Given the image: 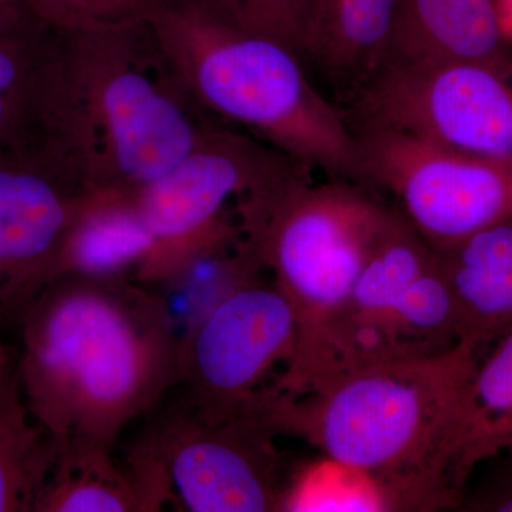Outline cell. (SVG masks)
I'll return each instance as SVG.
<instances>
[{"mask_svg": "<svg viewBox=\"0 0 512 512\" xmlns=\"http://www.w3.org/2000/svg\"><path fill=\"white\" fill-rule=\"evenodd\" d=\"M399 217L365 185L340 178L316 184L305 173L248 222L245 232L262 268L298 320V348L281 376L311 355Z\"/></svg>", "mask_w": 512, "mask_h": 512, "instance_id": "obj_5", "label": "cell"}, {"mask_svg": "<svg viewBox=\"0 0 512 512\" xmlns=\"http://www.w3.org/2000/svg\"><path fill=\"white\" fill-rule=\"evenodd\" d=\"M161 505L143 478L107 448L59 450L35 512H151Z\"/></svg>", "mask_w": 512, "mask_h": 512, "instance_id": "obj_18", "label": "cell"}, {"mask_svg": "<svg viewBox=\"0 0 512 512\" xmlns=\"http://www.w3.org/2000/svg\"><path fill=\"white\" fill-rule=\"evenodd\" d=\"M141 13L212 119L306 170L365 185L348 114L316 89L298 53L178 0H141Z\"/></svg>", "mask_w": 512, "mask_h": 512, "instance_id": "obj_4", "label": "cell"}, {"mask_svg": "<svg viewBox=\"0 0 512 512\" xmlns=\"http://www.w3.org/2000/svg\"><path fill=\"white\" fill-rule=\"evenodd\" d=\"M508 50L494 0H399L379 69L470 62Z\"/></svg>", "mask_w": 512, "mask_h": 512, "instance_id": "obj_12", "label": "cell"}, {"mask_svg": "<svg viewBox=\"0 0 512 512\" xmlns=\"http://www.w3.org/2000/svg\"><path fill=\"white\" fill-rule=\"evenodd\" d=\"M55 440L30 414L20 389L0 402V512H35L55 467Z\"/></svg>", "mask_w": 512, "mask_h": 512, "instance_id": "obj_19", "label": "cell"}, {"mask_svg": "<svg viewBox=\"0 0 512 512\" xmlns=\"http://www.w3.org/2000/svg\"><path fill=\"white\" fill-rule=\"evenodd\" d=\"M62 32L19 0L0 9V148L35 141L43 89Z\"/></svg>", "mask_w": 512, "mask_h": 512, "instance_id": "obj_17", "label": "cell"}, {"mask_svg": "<svg viewBox=\"0 0 512 512\" xmlns=\"http://www.w3.org/2000/svg\"><path fill=\"white\" fill-rule=\"evenodd\" d=\"M30 12L60 30L82 28L141 10L130 0H19Z\"/></svg>", "mask_w": 512, "mask_h": 512, "instance_id": "obj_21", "label": "cell"}, {"mask_svg": "<svg viewBox=\"0 0 512 512\" xmlns=\"http://www.w3.org/2000/svg\"><path fill=\"white\" fill-rule=\"evenodd\" d=\"M434 252L456 302L461 338L487 348L512 326V215Z\"/></svg>", "mask_w": 512, "mask_h": 512, "instance_id": "obj_15", "label": "cell"}, {"mask_svg": "<svg viewBox=\"0 0 512 512\" xmlns=\"http://www.w3.org/2000/svg\"><path fill=\"white\" fill-rule=\"evenodd\" d=\"M151 248L153 235L134 190L89 188L64 235L49 284L64 276L136 279Z\"/></svg>", "mask_w": 512, "mask_h": 512, "instance_id": "obj_13", "label": "cell"}, {"mask_svg": "<svg viewBox=\"0 0 512 512\" xmlns=\"http://www.w3.org/2000/svg\"><path fill=\"white\" fill-rule=\"evenodd\" d=\"M483 352L463 340L444 355L367 367L296 396L265 390L252 414L272 436L301 439L365 471L392 510L458 508L448 440Z\"/></svg>", "mask_w": 512, "mask_h": 512, "instance_id": "obj_3", "label": "cell"}, {"mask_svg": "<svg viewBox=\"0 0 512 512\" xmlns=\"http://www.w3.org/2000/svg\"><path fill=\"white\" fill-rule=\"evenodd\" d=\"M298 320L274 282L248 279L202 313L181 339L188 400L224 417L249 414L274 370L291 365Z\"/></svg>", "mask_w": 512, "mask_h": 512, "instance_id": "obj_10", "label": "cell"}, {"mask_svg": "<svg viewBox=\"0 0 512 512\" xmlns=\"http://www.w3.org/2000/svg\"><path fill=\"white\" fill-rule=\"evenodd\" d=\"M494 343L478 360L448 440V484L460 504L474 471L512 451V326Z\"/></svg>", "mask_w": 512, "mask_h": 512, "instance_id": "obj_16", "label": "cell"}, {"mask_svg": "<svg viewBox=\"0 0 512 512\" xmlns=\"http://www.w3.org/2000/svg\"><path fill=\"white\" fill-rule=\"evenodd\" d=\"M130 2H131V3H134V5H137V6H138V8H140V9H141V5H140L141 0H130Z\"/></svg>", "mask_w": 512, "mask_h": 512, "instance_id": "obj_26", "label": "cell"}, {"mask_svg": "<svg viewBox=\"0 0 512 512\" xmlns=\"http://www.w3.org/2000/svg\"><path fill=\"white\" fill-rule=\"evenodd\" d=\"M218 124L137 10L63 30L36 143L89 187L137 190L180 163Z\"/></svg>", "mask_w": 512, "mask_h": 512, "instance_id": "obj_2", "label": "cell"}, {"mask_svg": "<svg viewBox=\"0 0 512 512\" xmlns=\"http://www.w3.org/2000/svg\"><path fill=\"white\" fill-rule=\"evenodd\" d=\"M352 123L407 131L512 168V52L382 67L348 101Z\"/></svg>", "mask_w": 512, "mask_h": 512, "instance_id": "obj_8", "label": "cell"}, {"mask_svg": "<svg viewBox=\"0 0 512 512\" xmlns=\"http://www.w3.org/2000/svg\"><path fill=\"white\" fill-rule=\"evenodd\" d=\"M399 0H308L303 60L346 101L382 66Z\"/></svg>", "mask_w": 512, "mask_h": 512, "instance_id": "obj_14", "label": "cell"}, {"mask_svg": "<svg viewBox=\"0 0 512 512\" xmlns=\"http://www.w3.org/2000/svg\"><path fill=\"white\" fill-rule=\"evenodd\" d=\"M228 28L269 37L302 57L308 0H178ZM303 59V57H302Z\"/></svg>", "mask_w": 512, "mask_h": 512, "instance_id": "obj_20", "label": "cell"}, {"mask_svg": "<svg viewBox=\"0 0 512 512\" xmlns=\"http://www.w3.org/2000/svg\"><path fill=\"white\" fill-rule=\"evenodd\" d=\"M308 171L242 131L211 128L180 163L134 190L153 235L136 281H177L201 256L244 234L251 205Z\"/></svg>", "mask_w": 512, "mask_h": 512, "instance_id": "obj_6", "label": "cell"}, {"mask_svg": "<svg viewBox=\"0 0 512 512\" xmlns=\"http://www.w3.org/2000/svg\"><path fill=\"white\" fill-rule=\"evenodd\" d=\"M363 184L384 191L434 251L512 215V168L427 138L352 123Z\"/></svg>", "mask_w": 512, "mask_h": 512, "instance_id": "obj_9", "label": "cell"}, {"mask_svg": "<svg viewBox=\"0 0 512 512\" xmlns=\"http://www.w3.org/2000/svg\"><path fill=\"white\" fill-rule=\"evenodd\" d=\"M19 322L20 394L57 450H113L180 383L167 303L130 278L55 279Z\"/></svg>", "mask_w": 512, "mask_h": 512, "instance_id": "obj_1", "label": "cell"}, {"mask_svg": "<svg viewBox=\"0 0 512 512\" xmlns=\"http://www.w3.org/2000/svg\"><path fill=\"white\" fill-rule=\"evenodd\" d=\"M274 439L252 414L217 416L184 396L144 431L127 463L178 511H278L286 477Z\"/></svg>", "mask_w": 512, "mask_h": 512, "instance_id": "obj_7", "label": "cell"}, {"mask_svg": "<svg viewBox=\"0 0 512 512\" xmlns=\"http://www.w3.org/2000/svg\"><path fill=\"white\" fill-rule=\"evenodd\" d=\"M89 188L45 147L0 148V322L19 320L49 284L64 235Z\"/></svg>", "mask_w": 512, "mask_h": 512, "instance_id": "obj_11", "label": "cell"}, {"mask_svg": "<svg viewBox=\"0 0 512 512\" xmlns=\"http://www.w3.org/2000/svg\"><path fill=\"white\" fill-rule=\"evenodd\" d=\"M18 387V362L12 359L0 335V402H3Z\"/></svg>", "mask_w": 512, "mask_h": 512, "instance_id": "obj_23", "label": "cell"}, {"mask_svg": "<svg viewBox=\"0 0 512 512\" xmlns=\"http://www.w3.org/2000/svg\"><path fill=\"white\" fill-rule=\"evenodd\" d=\"M505 456V466H507L508 468H510V470L512 471V451H510V453H507V454H504ZM503 457V456H501Z\"/></svg>", "mask_w": 512, "mask_h": 512, "instance_id": "obj_24", "label": "cell"}, {"mask_svg": "<svg viewBox=\"0 0 512 512\" xmlns=\"http://www.w3.org/2000/svg\"><path fill=\"white\" fill-rule=\"evenodd\" d=\"M460 510L477 512H512V474L498 468L497 473L473 494H466Z\"/></svg>", "mask_w": 512, "mask_h": 512, "instance_id": "obj_22", "label": "cell"}, {"mask_svg": "<svg viewBox=\"0 0 512 512\" xmlns=\"http://www.w3.org/2000/svg\"><path fill=\"white\" fill-rule=\"evenodd\" d=\"M9 2H12V0H0V9H2L3 6L8 5Z\"/></svg>", "mask_w": 512, "mask_h": 512, "instance_id": "obj_25", "label": "cell"}]
</instances>
